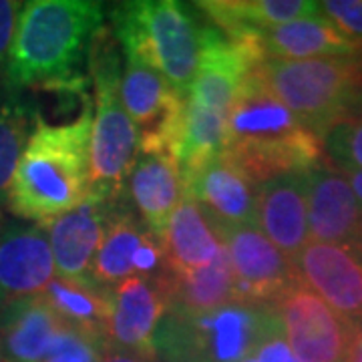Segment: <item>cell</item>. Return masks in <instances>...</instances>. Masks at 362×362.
Listing matches in <instances>:
<instances>
[{"label": "cell", "instance_id": "ffe728a7", "mask_svg": "<svg viewBox=\"0 0 362 362\" xmlns=\"http://www.w3.org/2000/svg\"><path fill=\"white\" fill-rule=\"evenodd\" d=\"M157 280L165 294L169 310L204 314L230 304H242L226 246L218 259L207 268L180 272L163 266L157 274Z\"/></svg>", "mask_w": 362, "mask_h": 362}, {"label": "cell", "instance_id": "f1b7e54d", "mask_svg": "<svg viewBox=\"0 0 362 362\" xmlns=\"http://www.w3.org/2000/svg\"><path fill=\"white\" fill-rule=\"evenodd\" d=\"M254 356L258 362H298V358L292 354L288 346L282 330V322L278 318V312L274 308L270 322L266 326V332L254 350Z\"/></svg>", "mask_w": 362, "mask_h": 362}, {"label": "cell", "instance_id": "d590c367", "mask_svg": "<svg viewBox=\"0 0 362 362\" xmlns=\"http://www.w3.org/2000/svg\"><path fill=\"white\" fill-rule=\"evenodd\" d=\"M0 226H2V220H0Z\"/></svg>", "mask_w": 362, "mask_h": 362}, {"label": "cell", "instance_id": "ac0fdd59", "mask_svg": "<svg viewBox=\"0 0 362 362\" xmlns=\"http://www.w3.org/2000/svg\"><path fill=\"white\" fill-rule=\"evenodd\" d=\"M141 223L156 240H163L168 223L185 199V181L177 161L165 153L139 156L127 180Z\"/></svg>", "mask_w": 362, "mask_h": 362}, {"label": "cell", "instance_id": "5bb4252c", "mask_svg": "<svg viewBox=\"0 0 362 362\" xmlns=\"http://www.w3.org/2000/svg\"><path fill=\"white\" fill-rule=\"evenodd\" d=\"M306 180L310 242L362 250V207L340 169L322 159L306 171Z\"/></svg>", "mask_w": 362, "mask_h": 362}, {"label": "cell", "instance_id": "3957f363", "mask_svg": "<svg viewBox=\"0 0 362 362\" xmlns=\"http://www.w3.org/2000/svg\"><path fill=\"white\" fill-rule=\"evenodd\" d=\"M322 149V139L306 129L252 71L230 107L221 156L254 183H262L316 168Z\"/></svg>", "mask_w": 362, "mask_h": 362}, {"label": "cell", "instance_id": "e0dca14e", "mask_svg": "<svg viewBox=\"0 0 362 362\" xmlns=\"http://www.w3.org/2000/svg\"><path fill=\"white\" fill-rule=\"evenodd\" d=\"M111 204L113 202L99 195H90L85 204L42 226L51 242L59 278L90 280L93 262L103 238Z\"/></svg>", "mask_w": 362, "mask_h": 362}, {"label": "cell", "instance_id": "8d00e7d4", "mask_svg": "<svg viewBox=\"0 0 362 362\" xmlns=\"http://www.w3.org/2000/svg\"><path fill=\"white\" fill-rule=\"evenodd\" d=\"M0 306H2V304H0Z\"/></svg>", "mask_w": 362, "mask_h": 362}, {"label": "cell", "instance_id": "8992f818", "mask_svg": "<svg viewBox=\"0 0 362 362\" xmlns=\"http://www.w3.org/2000/svg\"><path fill=\"white\" fill-rule=\"evenodd\" d=\"M254 73L322 141L337 123L362 109V59L356 54L262 61Z\"/></svg>", "mask_w": 362, "mask_h": 362}, {"label": "cell", "instance_id": "9a60e30c", "mask_svg": "<svg viewBox=\"0 0 362 362\" xmlns=\"http://www.w3.org/2000/svg\"><path fill=\"white\" fill-rule=\"evenodd\" d=\"M256 211L259 232L292 262L310 242L306 171H292L258 183Z\"/></svg>", "mask_w": 362, "mask_h": 362}, {"label": "cell", "instance_id": "d4e9b609", "mask_svg": "<svg viewBox=\"0 0 362 362\" xmlns=\"http://www.w3.org/2000/svg\"><path fill=\"white\" fill-rule=\"evenodd\" d=\"M37 115L14 95H0V209L13 183L18 159L33 133Z\"/></svg>", "mask_w": 362, "mask_h": 362}, {"label": "cell", "instance_id": "6da1fadb", "mask_svg": "<svg viewBox=\"0 0 362 362\" xmlns=\"http://www.w3.org/2000/svg\"><path fill=\"white\" fill-rule=\"evenodd\" d=\"M93 111L87 95L75 121L54 125L37 115L6 197L13 216L45 226L93 195Z\"/></svg>", "mask_w": 362, "mask_h": 362}, {"label": "cell", "instance_id": "7402d4cb", "mask_svg": "<svg viewBox=\"0 0 362 362\" xmlns=\"http://www.w3.org/2000/svg\"><path fill=\"white\" fill-rule=\"evenodd\" d=\"M197 6L228 39H244L322 14L320 2L312 0H206L197 2Z\"/></svg>", "mask_w": 362, "mask_h": 362}, {"label": "cell", "instance_id": "7c38bea8", "mask_svg": "<svg viewBox=\"0 0 362 362\" xmlns=\"http://www.w3.org/2000/svg\"><path fill=\"white\" fill-rule=\"evenodd\" d=\"M161 262H165L161 242L129 211L111 204L90 280L103 288H113L133 276H153Z\"/></svg>", "mask_w": 362, "mask_h": 362}, {"label": "cell", "instance_id": "836d02e7", "mask_svg": "<svg viewBox=\"0 0 362 362\" xmlns=\"http://www.w3.org/2000/svg\"><path fill=\"white\" fill-rule=\"evenodd\" d=\"M0 362H11V358L6 356V352L2 349V342H0Z\"/></svg>", "mask_w": 362, "mask_h": 362}, {"label": "cell", "instance_id": "4dcf8cb0", "mask_svg": "<svg viewBox=\"0 0 362 362\" xmlns=\"http://www.w3.org/2000/svg\"><path fill=\"white\" fill-rule=\"evenodd\" d=\"M101 362H157V358H147V356H141L137 352H129V350L107 349Z\"/></svg>", "mask_w": 362, "mask_h": 362}, {"label": "cell", "instance_id": "1f68e13d", "mask_svg": "<svg viewBox=\"0 0 362 362\" xmlns=\"http://www.w3.org/2000/svg\"><path fill=\"white\" fill-rule=\"evenodd\" d=\"M344 362H362V324L352 326V337H350V346L346 352Z\"/></svg>", "mask_w": 362, "mask_h": 362}, {"label": "cell", "instance_id": "2e32d148", "mask_svg": "<svg viewBox=\"0 0 362 362\" xmlns=\"http://www.w3.org/2000/svg\"><path fill=\"white\" fill-rule=\"evenodd\" d=\"M256 187L258 183L250 180L228 157L220 156L187 181L185 197L199 204L218 232L258 228Z\"/></svg>", "mask_w": 362, "mask_h": 362}, {"label": "cell", "instance_id": "ba28073f", "mask_svg": "<svg viewBox=\"0 0 362 362\" xmlns=\"http://www.w3.org/2000/svg\"><path fill=\"white\" fill-rule=\"evenodd\" d=\"M286 342L298 362H344L352 326L312 292L296 282L274 302Z\"/></svg>", "mask_w": 362, "mask_h": 362}, {"label": "cell", "instance_id": "52a82bcc", "mask_svg": "<svg viewBox=\"0 0 362 362\" xmlns=\"http://www.w3.org/2000/svg\"><path fill=\"white\" fill-rule=\"evenodd\" d=\"M274 304H230L204 314L169 310L156 332L163 362H242L254 354Z\"/></svg>", "mask_w": 362, "mask_h": 362}, {"label": "cell", "instance_id": "7a4b0ae2", "mask_svg": "<svg viewBox=\"0 0 362 362\" xmlns=\"http://www.w3.org/2000/svg\"><path fill=\"white\" fill-rule=\"evenodd\" d=\"M101 2L90 0H35L25 2L13 51L6 63V83L85 93L81 63L90 42L103 28Z\"/></svg>", "mask_w": 362, "mask_h": 362}, {"label": "cell", "instance_id": "cb8c5ba5", "mask_svg": "<svg viewBox=\"0 0 362 362\" xmlns=\"http://www.w3.org/2000/svg\"><path fill=\"white\" fill-rule=\"evenodd\" d=\"M42 298L65 326L87 337L99 338L107 344L111 288L95 284L93 280L54 278L45 290Z\"/></svg>", "mask_w": 362, "mask_h": 362}, {"label": "cell", "instance_id": "44dd1931", "mask_svg": "<svg viewBox=\"0 0 362 362\" xmlns=\"http://www.w3.org/2000/svg\"><path fill=\"white\" fill-rule=\"evenodd\" d=\"M63 328L42 296L0 306V342L11 362L45 361Z\"/></svg>", "mask_w": 362, "mask_h": 362}, {"label": "cell", "instance_id": "30bf717a", "mask_svg": "<svg viewBox=\"0 0 362 362\" xmlns=\"http://www.w3.org/2000/svg\"><path fill=\"white\" fill-rule=\"evenodd\" d=\"M218 233L242 304H274L298 282L292 262L258 228H232Z\"/></svg>", "mask_w": 362, "mask_h": 362}, {"label": "cell", "instance_id": "f546056e", "mask_svg": "<svg viewBox=\"0 0 362 362\" xmlns=\"http://www.w3.org/2000/svg\"><path fill=\"white\" fill-rule=\"evenodd\" d=\"M23 11H25L23 2L0 0V69H4V73H6V63L13 51V42Z\"/></svg>", "mask_w": 362, "mask_h": 362}, {"label": "cell", "instance_id": "83f0119b", "mask_svg": "<svg viewBox=\"0 0 362 362\" xmlns=\"http://www.w3.org/2000/svg\"><path fill=\"white\" fill-rule=\"evenodd\" d=\"M320 13L346 39L362 47V0H326L320 2Z\"/></svg>", "mask_w": 362, "mask_h": 362}, {"label": "cell", "instance_id": "5b68a950", "mask_svg": "<svg viewBox=\"0 0 362 362\" xmlns=\"http://www.w3.org/2000/svg\"><path fill=\"white\" fill-rule=\"evenodd\" d=\"M87 59L95 83L90 185L93 195L115 202L141 153L139 133L121 103V47L111 28L95 35Z\"/></svg>", "mask_w": 362, "mask_h": 362}, {"label": "cell", "instance_id": "8fae6325", "mask_svg": "<svg viewBox=\"0 0 362 362\" xmlns=\"http://www.w3.org/2000/svg\"><path fill=\"white\" fill-rule=\"evenodd\" d=\"M169 304L157 276H133L111 288V316L107 324L109 349L156 356V332Z\"/></svg>", "mask_w": 362, "mask_h": 362}, {"label": "cell", "instance_id": "603a6c76", "mask_svg": "<svg viewBox=\"0 0 362 362\" xmlns=\"http://www.w3.org/2000/svg\"><path fill=\"white\" fill-rule=\"evenodd\" d=\"M169 270H199L211 266L223 250V240L206 211L192 197L175 209L161 240Z\"/></svg>", "mask_w": 362, "mask_h": 362}, {"label": "cell", "instance_id": "e575fe53", "mask_svg": "<svg viewBox=\"0 0 362 362\" xmlns=\"http://www.w3.org/2000/svg\"><path fill=\"white\" fill-rule=\"evenodd\" d=\"M242 362H258V361H256V356L252 354V356H247V358H244V361H242Z\"/></svg>", "mask_w": 362, "mask_h": 362}, {"label": "cell", "instance_id": "4316f807", "mask_svg": "<svg viewBox=\"0 0 362 362\" xmlns=\"http://www.w3.org/2000/svg\"><path fill=\"white\" fill-rule=\"evenodd\" d=\"M109 349L103 340L87 337L65 326L57 338L49 356L40 362H101L105 350Z\"/></svg>", "mask_w": 362, "mask_h": 362}, {"label": "cell", "instance_id": "d6a6232c", "mask_svg": "<svg viewBox=\"0 0 362 362\" xmlns=\"http://www.w3.org/2000/svg\"><path fill=\"white\" fill-rule=\"evenodd\" d=\"M338 169H340V173L346 177L350 189H352V194L356 195V199H358V204H361L362 207V171L361 169H352V168H338Z\"/></svg>", "mask_w": 362, "mask_h": 362}, {"label": "cell", "instance_id": "4fadbf2b", "mask_svg": "<svg viewBox=\"0 0 362 362\" xmlns=\"http://www.w3.org/2000/svg\"><path fill=\"white\" fill-rule=\"evenodd\" d=\"M51 242L42 226H0V304L42 296L54 280Z\"/></svg>", "mask_w": 362, "mask_h": 362}, {"label": "cell", "instance_id": "484cf974", "mask_svg": "<svg viewBox=\"0 0 362 362\" xmlns=\"http://www.w3.org/2000/svg\"><path fill=\"white\" fill-rule=\"evenodd\" d=\"M322 145L330 156V163L362 171V109L337 123L324 137Z\"/></svg>", "mask_w": 362, "mask_h": 362}, {"label": "cell", "instance_id": "d6986e66", "mask_svg": "<svg viewBox=\"0 0 362 362\" xmlns=\"http://www.w3.org/2000/svg\"><path fill=\"white\" fill-rule=\"evenodd\" d=\"M250 39L258 49L262 61H308L326 57H354L362 51L346 39L324 14L294 21L288 25L262 30Z\"/></svg>", "mask_w": 362, "mask_h": 362}, {"label": "cell", "instance_id": "277c9868", "mask_svg": "<svg viewBox=\"0 0 362 362\" xmlns=\"http://www.w3.org/2000/svg\"><path fill=\"white\" fill-rule=\"evenodd\" d=\"M113 35L125 59L153 66L173 93L185 99L194 85L204 26L175 0H139L117 4L111 13Z\"/></svg>", "mask_w": 362, "mask_h": 362}, {"label": "cell", "instance_id": "9c48e42d", "mask_svg": "<svg viewBox=\"0 0 362 362\" xmlns=\"http://www.w3.org/2000/svg\"><path fill=\"white\" fill-rule=\"evenodd\" d=\"M298 282L310 288L350 326L362 324V250L308 242L292 259Z\"/></svg>", "mask_w": 362, "mask_h": 362}]
</instances>
